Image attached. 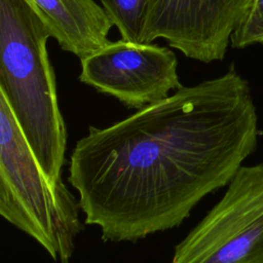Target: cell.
Returning a JSON list of instances; mask_svg holds the SVG:
<instances>
[{
  "instance_id": "cell-5",
  "label": "cell",
  "mask_w": 263,
  "mask_h": 263,
  "mask_svg": "<svg viewBox=\"0 0 263 263\" xmlns=\"http://www.w3.org/2000/svg\"><path fill=\"white\" fill-rule=\"evenodd\" d=\"M80 62L82 83L127 108L141 109L182 86L175 52L157 44L110 41Z\"/></svg>"
},
{
  "instance_id": "cell-1",
  "label": "cell",
  "mask_w": 263,
  "mask_h": 263,
  "mask_svg": "<svg viewBox=\"0 0 263 263\" xmlns=\"http://www.w3.org/2000/svg\"><path fill=\"white\" fill-rule=\"evenodd\" d=\"M258 135L249 83L230 67L107 127L89 126L72 150L68 182L84 224L104 241L134 242L178 227L227 186Z\"/></svg>"
},
{
  "instance_id": "cell-6",
  "label": "cell",
  "mask_w": 263,
  "mask_h": 263,
  "mask_svg": "<svg viewBox=\"0 0 263 263\" xmlns=\"http://www.w3.org/2000/svg\"><path fill=\"white\" fill-rule=\"evenodd\" d=\"M251 0H147L141 43L163 38L186 58L224 59Z\"/></svg>"
},
{
  "instance_id": "cell-3",
  "label": "cell",
  "mask_w": 263,
  "mask_h": 263,
  "mask_svg": "<svg viewBox=\"0 0 263 263\" xmlns=\"http://www.w3.org/2000/svg\"><path fill=\"white\" fill-rule=\"evenodd\" d=\"M79 201L40 166L0 93V214L57 263H69L83 230Z\"/></svg>"
},
{
  "instance_id": "cell-9",
  "label": "cell",
  "mask_w": 263,
  "mask_h": 263,
  "mask_svg": "<svg viewBox=\"0 0 263 263\" xmlns=\"http://www.w3.org/2000/svg\"><path fill=\"white\" fill-rule=\"evenodd\" d=\"M235 48L255 43L263 44V0H251L230 39Z\"/></svg>"
},
{
  "instance_id": "cell-2",
  "label": "cell",
  "mask_w": 263,
  "mask_h": 263,
  "mask_svg": "<svg viewBox=\"0 0 263 263\" xmlns=\"http://www.w3.org/2000/svg\"><path fill=\"white\" fill-rule=\"evenodd\" d=\"M51 29L32 0H0V93L43 171L63 182L67 129L46 43Z\"/></svg>"
},
{
  "instance_id": "cell-4",
  "label": "cell",
  "mask_w": 263,
  "mask_h": 263,
  "mask_svg": "<svg viewBox=\"0 0 263 263\" xmlns=\"http://www.w3.org/2000/svg\"><path fill=\"white\" fill-rule=\"evenodd\" d=\"M171 263H263V162L238 170Z\"/></svg>"
},
{
  "instance_id": "cell-7",
  "label": "cell",
  "mask_w": 263,
  "mask_h": 263,
  "mask_svg": "<svg viewBox=\"0 0 263 263\" xmlns=\"http://www.w3.org/2000/svg\"><path fill=\"white\" fill-rule=\"evenodd\" d=\"M60 47L80 60L109 43L113 23L95 0H32Z\"/></svg>"
},
{
  "instance_id": "cell-8",
  "label": "cell",
  "mask_w": 263,
  "mask_h": 263,
  "mask_svg": "<svg viewBox=\"0 0 263 263\" xmlns=\"http://www.w3.org/2000/svg\"><path fill=\"white\" fill-rule=\"evenodd\" d=\"M107 16L115 25L121 39L140 42L147 0H101Z\"/></svg>"
}]
</instances>
